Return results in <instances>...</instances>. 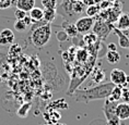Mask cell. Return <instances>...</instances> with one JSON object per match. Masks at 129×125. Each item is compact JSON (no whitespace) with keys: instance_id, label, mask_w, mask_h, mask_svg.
Returning a JSON list of instances; mask_svg holds the SVG:
<instances>
[{"instance_id":"obj_20","label":"cell","mask_w":129,"mask_h":125,"mask_svg":"<svg viewBox=\"0 0 129 125\" xmlns=\"http://www.w3.org/2000/svg\"><path fill=\"white\" fill-rule=\"evenodd\" d=\"M57 11L56 10H48V9H44V20L47 23H51L56 19Z\"/></svg>"},{"instance_id":"obj_25","label":"cell","mask_w":129,"mask_h":125,"mask_svg":"<svg viewBox=\"0 0 129 125\" xmlns=\"http://www.w3.org/2000/svg\"><path fill=\"white\" fill-rule=\"evenodd\" d=\"M28 28L27 24L25 23L23 20H17V22L14 23V30L19 32V33H23V32H26V30Z\"/></svg>"},{"instance_id":"obj_10","label":"cell","mask_w":129,"mask_h":125,"mask_svg":"<svg viewBox=\"0 0 129 125\" xmlns=\"http://www.w3.org/2000/svg\"><path fill=\"white\" fill-rule=\"evenodd\" d=\"M116 115L119 120H128L129 118V103L128 102H118L116 107Z\"/></svg>"},{"instance_id":"obj_4","label":"cell","mask_w":129,"mask_h":125,"mask_svg":"<svg viewBox=\"0 0 129 125\" xmlns=\"http://www.w3.org/2000/svg\"><path fill=\"white\" fill-rule=\"evenodd\" d=\"M113 27H114V24L108 23L105 20H103V19H95V22H94L92 30H93V34L96 37L104 40L107 38L111 31H113Z\"/></svg>"},{"instance_id":"obj_6","label":"cell","mask_w":129,"mask_h":125,"mask_svg":"<svg viewBox=\"0 0 129 125\" xmlns=\"http://www.w3.org/2000/svg\"><path fill=\"white\" fill-rule=\"evenodd\" d=\"M94 22H95L94 18L83 17V18L78 19V20L75 22V25H76V28L79 34L86 35V34L91 33V30L93 28Z\"/></svg>"},{"instance_id":"obj_9","label":"cell","mask_w":129,"mask_h":125,"mask_svg":"<svg viewBox=\"0 0 129 125\" xmlns=\"http://www.w3.org/2000/svg\"><path fill=\"white\" fill-rule=\"evenodd\" d=\"M14 34L9 28H4L0 32V46H9L14 43Z\"/></svg>"},{"instance_id":"obj_31","label":"cell","mask_w":129,"mask_h":125,"mask_svg":"<svg viewBox=\"0 0 129 125\" xmlns=\"http://www.w3.org/2000/svg\"><path fill=\"white\" fill-rule=\"evenodd\" d=\"M107 50L108 51H117V46H116L115 44L111 43V44L107 45Z\"/></svg>"},{"instance_id":"obj_23","label":"cell","mask_w":129,"mask_h":125,"mask_svg":"<svg viewBox=\"0 0 129 125\" xmlns=\"http://www.w3.org/2000/svg\"><path fill=\"white\" fill-rule=\"evenodd\" d=\"M57 5H58L57 0H42V6H43L44 9H48V10H56Z\"/></svg>"},{"instance_id":"obj_13","label":"cell","mask_w":129,"mask_h":125,"mask_svg":"<svg viewBox=\"0 0 129 125\" xmlns=\"http://www.w3.org/2000/svg\"><path fill=\"white\" fill-rule=\"evenodd\" d=\"M61 27L63 28L62 31L66 32V34L68 35V37H70V38L77 37L79 35L78 31H77V28H76V25H75V23H72V22L63 21L62 24H61Z\"/></svg>"},{"instance_id":"obj_32","label":"cell","mask_w":129,"mask_h":125,"mask_svg":"<svg viewBox=\"0 0 129 125\" xmlns=\"http://www.w3.org/2000/svg\"><path fill=\"white\" fill-rule=\"evenodd\" d=\"M79 1H82V0H70L71 4H75V2H79Z\"/></svg>"},{"instance_id":"obj_16","label":"cell","mask_w":129,"mask_h":125,"mask_svg":"<svg viewBox=\"0 0 129 125\" xmlns=\"http://www.w3.org/2000/svg\"><path fill=\"white\" fill-rule=\"evenodd\" d=\"M28 15L32 19L33 22H40L42 20H44V10L41 8H33L32 10L28 12Z\"/></svg>"},{"instance_id":"obj_8","label":"cell","mask_w":129,"mask_h":125,"mask_svg":"<svg viewBox=\"0 0 129 125\" xmlns=\"http://www.w3.org/2000/svg\"><path fill=\"white\" fill-rule=\"evenodd\" d=\"M114 26L119 31H129V12H122L119 14Z\"/></svg>"},{"instance_id":"obj_33","label":"cell","mask_w":129,"mask_h":125,"mask_svg":"<svg viewBox=\"0 0 129 125\" xmlns=\"http://www.w3.org/2000/svg\"><path fill=\"white\" fill-rule=\"evenodd\" d=\"M125 34L127 35V37H128V40H129V32H128V31H125ZM128 49H129V47H128Z\"/></svg>"},{"instance_id":"obj_19","label":"cell","mask_w":129,"mask_h":125,"mask_svg":"<svg viewBox=\"0 0 129 125\" xmlns=\"http://www.w3.org/2000/svg\"><path fill=\"white\" fill-rule=\"evenodd\" d=\"M101 12V8H100V5H92L89 6L88 9H86V17L90 18H96Z\"/></svg>"},{"instance_id":"obj_24","label":"cell","mask_w":129,"mask_h":125,"mask_svg":"<svg viewBox=\"0 0 129 125\" xmlns=\"http://www.w3.org/2000/svg\"><path fill=\"white\" fill-rule=\"evenodd\" d=\"M30 109H31V103H23L20 108H19L18 115L20 117H26L28 112H30Z\"/></svg>"},{"instance_id":"obj_3","label":"cell","mask_w":129,"mask_h":125,"mask_svg":"<svg viewBox=\"0 0 129 125\" xmlns=\"http://www.w3.org/2000/svg\"><path fill=\"white\" fill-rule=\"evenodd\" d=\"M118 102L109 101L105 99V103L103 107V112L106 117V124L107 125H120V120L116 115V107Z\"/></svg>"},{"instance_id":"obj_28","label":"cell","mask_w":129,"mask_h":125,"mask_svg":"<svg viewBox=\"0 0 129 125\" xmlns=\"http://www.w3.org/2000/svg\"><path fill=\"white\" fill-rule=\"evenodd\" d=\"M27 15L26 12L22 11V10H19V9H17L14 12V18L17 19V20H23V19Z\"/></svg>"},{"instance_id":"obj_35","label":"cell","mask_w":129,"mask_h":125,"mask_svg":"<svg viewBox=\"0 0 129 125\" xmlns=\"http://www.w3.org/2000/svg\"><path fill=\"white\" fill-rule=\"evenodd\" d=\"M126 86H128V87H129V83H128V84H127V85H126Z\"/></svg>"},{"instance_id":"obj_34","label":"cell","mask_w":129,"mask_h":125,"mask_svg":"<svg viewBox=\"0 0 129 125\" xmlns=\"http://www.w3.org/2000/svg\"><path fill=\"white\" fill-rule=\"evenodd\" d=\"M56 125H67V124H64V123H57Z\"/></svg>"},{"instance_id":"obj_18","label":"cell","mask_w":129,"mask_h":125,"mask_svg":"<svg viewBox=\"0 0 129 125\" xmlns=\"http://www.w3.org/2000/svg\"><path fill=\"white\" fill-rule=\"evenodd\" d=\"M121 90H122V87H120V86H115L114 89H113L111 92V95H109V97L107 98V100L118 102L119 99H121Z\"/></svg>"},{"instance_id":"obj_17","label":"cell","mask_w":129,"mask_h":125,"mask_svg":"<svg viewBox=\"0 0 129 125\" xmlns=\"http://www.w3.org/2000/svg\"><path fill=\"white\" fill-rule=\"evenodd\" d=\"M105 57H106V60H107L111 64H116V63H118L119 61H120V53H119L118 51H108L107 50Z\"/></svg>"},{"instance_id":"obj_1","label":"cell","mask_w":129,"mask_h":125,"mask_svg":"<svg viewBox=\"0 0 129 125\" xmlns=\"http://www.w3.org/2000/svg\"><path fill=\"white\" fill-rule=\"evenodd\" d=\"M114 87L115 85L112 82L102 83V84H99L96 86L89 87L85 89H77L71 95L77 102L88 103V102L94 100H102V99L105 100V99H107Z\"/></svg>"},{"instance_id":"obj_11","label":"cell","mask_w":129,"mask_h":125,"mask_svg":"<svg viewBox=\"0 0 129 125\" xmlns=\"http://www.w3.org/2000/svg\"><path fill=\"white\" fill-rule=\"evenodd\" d=\"M61 114L56 110H47L46 113H44V118L47 122V124L56 125L58 121L60 120Z\"/></svg>"},{"instance_id":"obj_22","label":"cell","mask_w":129,"mask_h":125,"mask_svg":"<svg viewBox=\"0 0 129 125\" xmlns=\"http://www.w3.org/2000/svg\"><path fill=\"white\" fill-rule=\"evenodd\" d=\"M96 40H98V37L93 33L83 35V44L86 45V46H93V44H95Z\"/></svg>"},{"instance_id":"obj_21","label":"cell","mask_w":129,"mask_h":125,"mask_svg":"<svg viewBox=\"0 0 129 125\" xmlns=\"http://www.w3.org/2000/svg\"><path fill=\"white\" fill-rule=\"evenodd\" d=\"M51 108V110H61V109H68V104L66 103V101L63 99H60V100H56L54 102H51V104L49 105Z\"/></svg>"},{"instance_id":"obj_36","label":"cell","mask_w":129,"mask_h":125,"mask_svg":"<svg viewBox=\"0 0 129 125\" xmlns=\"http://www.w3.org/2000/svg\"><path fill=\"white\" fill-rule=\"evenodd\" d=\"M44 125H50V124H47V123H46V124H44Z\"/></svg>"},{"instance_id":"obj_7","label":"cell","mask_w":129,"mask_h":125,"mask_svg":"<svg viewBox=\"0 0 129 125\" xmlns=\"http://www.w3.org/2000/svg\"><path fill=\"white\" fill-rule=\"evenodd\" d=\"M111 82L115 86L125 87L129 83V76L126 74L125 71L120 69H114L111 72Z\"/></svg>"},{"instance_id":"obj_27","label":"cell","mask_w":129,"mask_h":125,"mask_svg":"<svg viewBox=\"0 0 129 125\" xmlns=\"http://www.w3.org/2000/svg\"><path fill=\"white\" fill-rule=\"evenodd\" d=\"M121 99L125 102H128V103H129V87H128V86H125V87H122V90H121Z\"/></svg>"},{"instance_id":"obj_5","label":"cell","mask_w":129,"mask_h":125,"mask_svg":"<svg viewBox=\"0 0 129 125\" xmlns=\"http://www.w3.org/2000/svg\"><path fill=\"white\" fill-rule=\"evenodd\" d=\"M56 11L58 12V14H60L62 18H64V21H69V22H72L77 15L73 12L72 4L70 2V0H61L60 4L57 5Z\"/></svg>"},{"instance_id":"obj_12","label":"cell","mask_w":129,"mask_h":125,"mask_svg":"<svg viewBox=\"0 0 129 125\" xmlns=\"http://www.w3.org/2000/svg\"><path fill=\"white\" fill-rule=\"evenodd\" d=\"M113 32H114V34L118 37V45H119V47L124 48V49H128V47H129V40H128L127 35L125 34V32L117 30L115 26L113 27Z\"/></svg>"},{"instance_id":"obj_29","label":"cell","mask_w":129,"mask_h":125,"mask_svg":"<svg viewBox=\"0 0 129 125\" xmlns=\"http://www.w3.org/2000/svg\"><path fill=\"white\" fill-rule=\"evenodd\" d=\"M56 36H57V39L59 40V41H66L67 39H68V35L66 34V32H64V31L58 32Z\"/></svg>"},{"instance_id":"obj_15","label":"cell","mask_w":129,"mask_h":125,"mask_svg":"<svg viewBox=\"0 0 129 125\" xmlns=\"http://www.w3.org/2000/svg\"><path fill=\"white\" fill-rule=\"evenodd\" d=\"M91 78L93 83H95V84H102V82L105 79V72L103 71L101 68H99V66H96L93 70L92 74H91Z\"/></svg>"},{"instance_id":"obj_26","label":"cell","mask_w":129,"mask_h":125,"mask_svg":"<svg viewBox=\"0 0 129 125\" xmlns=\"http://www.w3.org/2000/svg\"><path fill=\"white\" fill-rule=\"evenodd\" d=\"M84 7H85V5L83 1H79V2L72 4V9H73V12H75L76 14L82 13V12L84 11Z\"/></svg>"},{"instance_id":"obj_14","label":"cell","mask_w":129,"mask_h":125,"mask_svg":"<svg viewBox=\"0 0 129 125\" xmlns=\"http://www.w3.org/2000/svg\"><path fill=\"white\" fill-rule=\"evenodd\" d=\"M15 6L19 10H22L28 13L35 6V0H17Z\"/></svg>"},{"instance_id":"obj_30","label":"cell","mask_w":129,"mask_h":125,"mask_svg":"<svg viewBox=\"0 0 129 125\" xmlns=\"http://www.w3.org/2000/svg\"><path fill=\"white\" fill-rule=\"evenodd\" d=\"M11 0H0V9H6L11 6Z\"/></svg>"},{"instance_id":"obj_2","label":"cell","mask_w":129,"mask_h":125,"mask_svg":"<svg viewBox=\"0 0 129 125\" xmlns=\"http://www.w3.org/2000/svg\"><path fill=\"white\" fill-rule=\"evenodd\" d=\"M50 37H51V26L50 23H47L35 28L34 31H32L31 43L35 48L41 49L45 45L48 44V41L50 40Z\"/></svg>"}]
</instances>
